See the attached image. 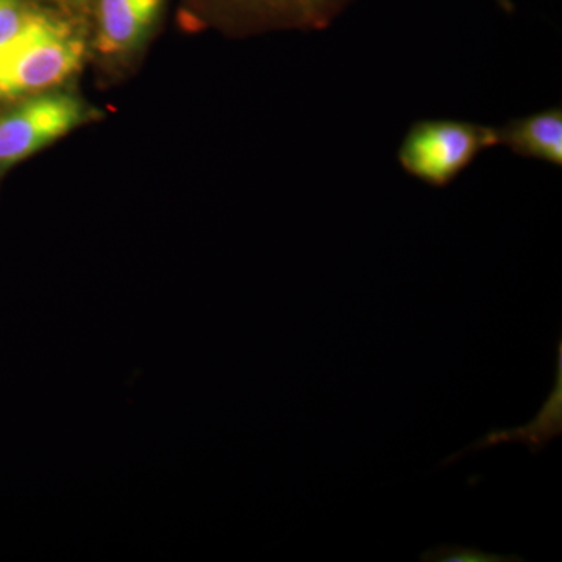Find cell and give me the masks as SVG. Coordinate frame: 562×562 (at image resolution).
Listing matches in <instances>:
<instances>
[{
    "instance_id": "obj_1",
    "label": "cell",
    "mask_w": 562,
    "mask_h": 562,
    "mask_svg": "<svg viewBox=\"0 0 562 562\" xmlns=\"http://www.w3.org/2000/svg\"><path fill=\"white\" fill-rule=\"evenodd\" d=\"M83 55V41L66 22L32 11L22 31L0 47V101L57 87L80 68Z\"/></svg>"
},
{
    "instance_id": "obj_2",
    "label": "cell",
    "mask_w": 562,
    "mask_h": 562,
    "mask_svg": "<svg viewBox=\"0 0 562 562\" xmlns=\"http://www.w3.org/2000/svg\"><path fill=\"white\" fill-rule=\"evenodd\" d=\"M494 146L495 127L458 120L419 121L403 138L397 160L414 179L446 188Z\"/></svg>"
},
{
    "instance_id": "obj_3",
    "label": "cell",
    "mask_w": 562,
    "mask_h": 562,
    "mask_svg": "<svg viewBox=\"0 0 562 562\" xmlns=\"http://www.w3.org/2000/svg\"><path fill=\"white\" fill-rule=\"evenodd\" d=\"M90 113L68 94L31 95L0 114V172L76 131Z\"/></svg>"
},
{
    "instance_id": "obj_4",
    "label": "cell",
    "mask_w": 562,
    "mask_h": 562,
    "mask_svg": "<svg viewBox=\"0 0 562 562\" xmlns=\"http://www.w3.org/2000/svg\"><path fill=\"white\" fill-rule=\"evenodd\" d=\"M497 146L508 147L519 157L562 166V109L552 106L495 127Z\"/></svg>"
},
{
    "instance_id": "obj_5",
    "label": "cell",
    "mask_w": 562,
    "mask_h": 562,
    "mask_svg": "<svg viewBox=\"0 0 562 562\" xmlns=\"http://www.w3.org/2000/svg\"><path fill=\"white\" fill-rule=\"evenodd\" d=\"M162 0H101L99 49L114 55L138 46L160 14Z\"/></svg>"
},
{
    "instance_id": "obj_6",
    "label": "cell",
    "mask_w": 562,
    "mask_h": 562,
    "mask_svg": "<svg viewBox=\"0 0 562 562\" xmlns=\"http://www.w3.org/2000/svg\"><path fill=\"white\" fill-rule=\"evenodd\" d=\"M561 342L558 346V383L554 384L552 395L543 406L542 412L531 424L525 425L519 430L490 432L482 441L471 447V450L486 449V447L498 446L506 441H520L530 447L532 453H539L554 436H560L562 430L561 420Z\"/></svg>"
},
{
    "instance_id": "obj_7",
    "label": "cell",
    "mask_w": 562,
    "mask_h": 562,
    "mask_svg": "<svg viewBox=\"0 0 562 562\" xmlns=\"http://www.w3.org/2000/svg\"><path fill=\"white\" fill-rule=\"evenodd\" d=\"M420 561L432 562H517L524 561L519 557H505V554L484 553L472 547L439 546L430 552L422 553Z\"/></svg>"
},
{
    "instance_id": "obj_8",
    "label": "cell",
    "mask_w": 562,
    "mask_h": 562,
    "mask_svg": "<svg viewBox=\"0 0 562 562\" xmlns=\"http://www.w3.org/2000/svg\"><path fill=\"white\" fill-rule=\"evenodd\" d=\"M32 11L21 0H0V47L22 31Z\"/></svg>"
}]
</instances>
